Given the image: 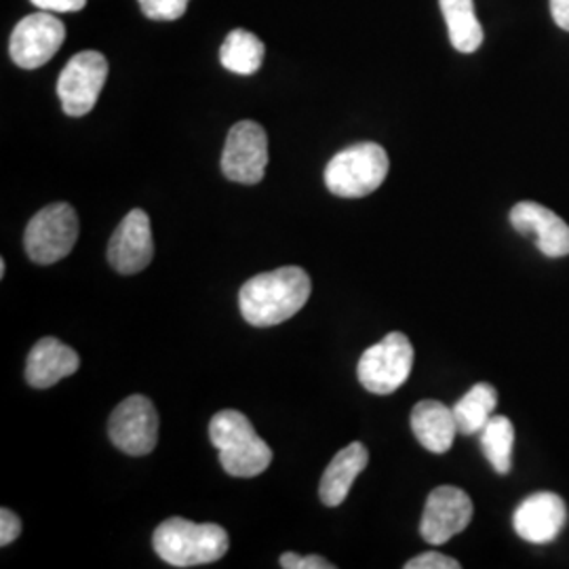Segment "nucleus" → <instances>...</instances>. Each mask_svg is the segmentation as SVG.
Wrapping results in <instances>:
<instances>
[{
  "instance_id": "f257e3e1",
  "label": "nucleus",
  "mask_w": 569,
  "mask_h": 569,
  "mask_svg": "<svg viewBox=\"0 0 569 569\" xmlns=\"http://www.w3.org/2000/svg\"><path fill=\"white\" fill-rule=\"evenodd\" d=\"M310 291V277L298 266L256 274L239 291L241 315L249 326H281L305 308Z\"/></svg>"
},
{
  "instance_id": "f03ea898",
  "label": "nucleus",
  "mask_w": 569,
  "mask_h": 569,
  "mask_svg": "<svg viewBox=\"0 0 569 569\" xmlns=\"http://www.w3.org/2000/svg\"><path fill=\"white\" fill-rule=\"evenodd\" d=\"M209 437L230 477H258L272 462V449L256 432L249 418L237 409L218 411L209 422Z\"/></svg>"
},
{
  "instance_id": "7ed1b4c3",
  "label": "nucleus",
  "mask_w": 569,
  "mask_h": 569,
  "mask_svg": "<svg viewBox=\"0 0 569 569\" xmlns=\"http://www.w3.org/2000/svg\"><path fill=\"white\" fill-rule=\"evenodd\" d=\"M152 545L164 563L173 568H194L220 561L230 549V538L218 523H194L171 517L157 528Z\"/></svg>"
},
{
  "instance_id": "20e7f679",
  "label": "nucleus",
  "mask_w": 569,
  "mask_h": 569,
  "mask_svg": "<svg viewBox=\"0 0 569 569\" xmlns=\"http://www.w3.org/2000/svg\"><path fill=\"white\" fill-rule=\"evenodd\" d=\"M388 167L387 150L380 143L348 146L327 164V188L342 199H361L385 183Z\"/></svg>"
},
{
  "instance_id": "39448f33",
  "label": "nucleus",
  "mask_w": 569,
  "mask_h": 569,
  "mask_svg": "<svg viewBox=\"0 0 569 569\" xmlns=\"http://www.w3.org/2000/svg\"><path fill=\"white\" fill-rule=\"evenodd\" d=\"M79 239V216L68 203L42 207L30 220L23 234V244L32 262L56 264L63 260Z\"/></svg>"
},
{
  "instance_id": "423d86ee",
  "label": "nucleus",
  "mask_w": 569,
  "mask_h": 569,
  "mask_svg": "<svg viewBox=\"0 0 569 569\" xmlns=\"http://www.w3.org/2000/svg\"><path fill=\"white\" fill-rule=\"evenodd\" d=\"M413 369V346L406 333L392 331L359 359V382L373 395H392L403 387Z\"/></svg>"
},
{
  "instance_id": "0eeeda50",
  "label": "nucleus",
  "mask_w": 569,
  "mask_h": 569,
  "mask_svg": "<svg viewBox=\"0 0 569 569\" xmlns=\"http://www.w3.org/2000/svg\"><path fill=\"white\" fill-rule=\"evenodd\" d=\"M108 79V61L98 51H82L66 63L58 79V96L68 117L89 114Z\"/></svg>"
},
{
  "instance_id": "6e6552de",
  "label": "nucleus",
  "mask_w": 569,
  "mask_h": 569,
  "mask_svg": "<svg viewBox=\"0 0 569 569\" xmlns=\"http://www.w3.org/2000/svg\"><path fill=\"white\" fill-rule=\"evenodd\" d=\"M108 435L129 456H146L159 441V413L143 395H131L117 406L108 422Z\"/></svg>"
},
{
  "instance_id": "1a4fd4ad",
  "label": "nucleus",
  "mask_w": 569,
  "mask_h": 569,
  "mask_svg": "<svg viewBox=\"0 0 569 569\" xmlns=\"http://www.w3.org/2000/svg\"><path fill=\"white\" fill-rule=\"evenodd\" d=\"M268 164V138L262 124L237 122L226 138L222 173L230 182L253 186L264 180Z\"/></svg>"
},
{
  "instance_id": "9d476101",
  "label": "nucleus",
  "mask_w": 569,
  "mask_h": 569,
  "mask_svg": "<svg viewBox=\"0 0 569 569\" xmlns=\"http://www.w3.org/2000/svg\"><path fill=\"white\" fill-rule=\"evenodd\" d=\"M66 39V26L60 18H56L49 11H39L32 16H26L16 26L9 53L23 70H37L51 60Z\"/></svg>"
},
{
  "instance_id": "9b49d317",
  "label": "nucleus",
  "mask_w": 569,
  "mask_h": 569,
  "mask_svg": "<svg viewBox=\"0 0 569 569\" xmlns=\"http://www.w3.org/2000/svg\"><path fill=\"white\" fill-rule=\"evenodd\" d=\"M472 500L462 489L443 486L428 493L420 533L428 545H446L470 526Z\"/></svg>"
},
{
  "instance_id": "f8f14e48",
  "label": "nucleus",
  "mask_w": 569,
  "mask_h": 569,
  "mask_svg": "<svg viewBox=\"0 0 569 569\" xmlns=\"http://www.w3.org/2000/svg\"><path fill=\"white\" fill-rule=\"evenodd\" d=\"M154 258L152 226L143 209H133L122 218L108 243V262L119 274H138Z\"/></svg>"
},
{
  "instance_id": "ddd939ff",
  "label": "nucleus",
  "mask_w": 569,
  "mask_h": 569,
  "mask_svg": "<svg viewBox=\"0 0 569 569\" xmlns=\"http://www.w3.org/2000/svg\"><path fill=\"white\" fill-rule=\"evenodd\" d=\"M568 523V507L552 491L528 496L512 517V526L521 540L529 545H549Z\"/></svg>"
},
{
  "instance_id": "4468645a",
  "label": "nucleus",
  "mask_w": 569,
  "mask_h": 569,
  "mask_svg": "<svg viewBox=\"0 0 569 569\" xmlns=\"http://www.w3.org/2000/svg\"><path fill=\"white\" fill-rule=\"evenodd\" d=\"M510 224L526 234L536 237L538 249L547 258H566L569 256V226L549 207L523 201L510 209Z\"/></svg>"
},
{
  "instance_id": "2eb2a0df",
  "label": "nucleus",
  "mask_w": 569,
  "mask_h": 569,
  "mask_svg": "<svg viewBox=\"0 0 569 569\" xmlns=\"http://www.w3.org/2000/svg\"><path fill=\"white\" fill-rule=\"evenodd\" d=\"M81 357L58 338H42L32 346L26 366V380L34 388L56 387L60 380L77 373Z\"/></svg>"
},
{
  "instance_id": "dca6fc26",
  "label": "nucleus",
  "mask_w": 569,
  "mask_h": 569,
  "mask_svg": "<svg viewBox=\"0 0 569 569\" xmlns=\"http://www.w3.org/2000/svg\"><path fill=\"white\" fill-rule=\"evenodd\" d=\"M367 462H369V451L359 441L338 451L321 477V486H319L321 502L329 509L340 507L348 498L357 477L366 470Z\"/></svg>"
},
{
  "instance_id": "f3484780",
  "label": "nucleus",
  "mask_w": 569,
  "mask_h": 569,
  "mask_svg": "<svg viewBox=\"0 0 569 569\" xmlns=\"http://www.w3.org/2000/svg\"><path fill=\"white\" fill-rule=\"evenodd\" d=\"M411 430L422 448L432 453H448L458 430V422L453 416V407L439 403V401H420L411 409Z\"/></svg>"
},
{
  "instance_id": "a211bd4d",
  "label": "nucleus",
  "mask_w": 569,
  "mask_h": 569,
  "mask_svg": "<svg viewBox=\"0 0 569 569\" xmlns=\"http://www.w3.org/2000/svg\"><path fill=\"white\" fill-rule=\"evenodd\" d=\"M449 28V41L460 53H475L483 44V28L472 0H439Z\"/></svg>"
},
{
  "instance_id": "6ab92c4d",
  "label": "nucleus",
  "mask_w": 569,
  "mask_h": 569,
  "mask_svg": "<svg viewBox=\"0 0 569 569\" xmlns=\"http://www.w3.org/2000/svg\"><path fill=\"white\" fill-rule=\"evenodd\" d=\"M220 61L234 74H256L264 61V42L249 30H232L220 49Z\"/></svg>"
},
{
  "instance_id": "aec40b11",
  "label": "nucleus",
  "mask_w": 569,
  "mask_h": 569,
  "mask_svg": "<svg viewBox=\"0 0 569 569\" xmlns=\"http://www.w3.org/2000/svg\"><path fill=\"white\" fill-rule=\"evenodd\" d=\"M498 407V390L491 385H477L453 407L458 430L462 435H477L488 425Z\"/></svg>"
},
{
  "instance_id": "412c9836",
  "label": "nucleus",
  "mask_w": 569,
  "mask_h": 569,
  "mask_svg": "<svg viewBox=\"0 0 569 569\" xmlns=\"http://www.w3.org/2000/svg\"><path fill=\"white\" fill-rule=\"evenodd\" d=\"M512 448H515L512 422L507 416H491V420L481 430V449L498 475H509L512 468Z\"/></svg>"
},
{
  "instance_id": "4be33fe9",
  "label": "nucleus",
  "mask_w": 569,
  "mask_h": 569,
  "mask_svg": "<svg viewBox=\"0 0 569 569\" xmlns=\"http://www.w3.org/2000/svg\"><path fill=\"white\" fill-rule=\"evenodd\" d=\"M138 2H140L146 18L157 21H173L182 18L190 0H138Z\"/></svg>"
},
{
  "instance_id": "5701e85b",
  "label": "nucleus",
  "mask_w": 569,
  "mask_h": 569,
  "mask_svg": "<svg viewBox=\"0 0 569 569\" xmlns=\"http://www.w3.org/2000/svg\"><path fill=\"white\" fill-rule=\"evenodd\" d=\"M406 569H460V563L441 552H425L407 561Z\"/></svg>"
},
{
  "instance_id": "b1692460",
  "label": "nucleus",
  "mask_w": 569,
  "mask_h": 569,
  "mask_svg": "<svg viewBox=\"0 0 569 569\" xmlns=\"http://www.w3.org/2000/svg\"><path fill=\"white\" fill-rule=\"evenodd\" d=\"M281 568L284 569H333L336 566L329 563L323 557H317V555H296V552H284L279 559Z\"/></svg>"
},
{
  "instance_id": "393cba45",
  "label": "nucleus",
  "mask_w": 569,
  "mask_h": 569,
  "mask_svg": "<svg viewBox=\"0 0 569 569\" xmlns=\"http://www.w3.org/2000/svg\"><path fill=\"white\" fill-rule=\"evenodd\" d=\"M21 533V519L13 510H0V547L16 542Z\"/></svg>"
},
{
  "instance_id": "a878e982",
  "label": "nucleus",
  "mask_w": 569,
  "mask_h": 569,
  "mask_svg": "<svg viewBox=\"0 0 569 569\" xmlns=\"http://www.w3.org/2000/svg\"><path fill=\"white\" fill-rule=\"evenodd\" d=\"M34 7L49 13H74L81 11L87 0H30Z\"/></svg>"
},
{
  "instance_id": "bb28decb",
  "label": "nucleus",
  "mask_w": 569,
  "mask_h": 569,
  "mask_svg": "<svg viewBox=\"0 0 569 569\" xmlns=\"http://www.w3.org/2000/svg\"><path fill=\"white\" fill-rule=\"evenodd\" d=\"M550 13L555 23L569 32V0H550Z\"/></svg>"
},
{
  "instance_id": "cd10ccee",
  "label": "nucleus",
  "mask_w": 569,
  "mask_h": 569,
  "mask_svg": "<svg viewBox=\"0 0 569 569\" xmlns=\"http://www.w3.org/2000/svg\"><path fill=\"white\" fill-rule=\"evenodd\" d=\"M4 272H7V264H4V260H0V279L4 277Z\"/></svg>"
}]
</instances>
